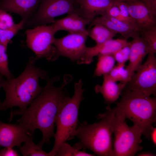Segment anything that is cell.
<instances>
[{
	"label": "cell",
	"instance_id": "cell-16",
	"mask_svg": "<svg viewBox=\"0 0 156 156\" xmlns=\"http://www.w3.org/2000/svg\"><path fill=\"white\" fill-rule=\"evenodd\" d=\"M116 0H77L78 14L91 22L99 15L104 14Z\"/></svg>",
	"mask_w": 156,
	"mask_h": 156
},
{
	"label": "cell",
	"instance_id": "cell-20",
	"mask_svg": "<svg viewBox=\"0 0 156 156\" xmlns=\"http://www.w3.org/2000/svg\"><path fill=\"white\" fill-rule=\"evenodd\" d=\"M115 62L113 54L99 55L94 76L99 77L109 73L115 66Z\"/></svg>",
	"mask_w": 156,
	"mask_h": 156
},
{
	"label": "cell",
	"instance_id": "cell-10",
	"mask_svg": "<svg viewBox=\"0 0 156 156\" xmlns=\"http://www.w3.org/2000/svg\"><path fill=\"white\" fill-rule=\"evenodd\" d=\"M89 33H69L59 38H54L53 45L58 58L62 56L73 62H77L84 55L87 48L86 42Z\"/></svg>",
	"mask_w": 156,
	"mask_h": 156
},
{
	"label": "cell",
	"instance_id": "cell-8",
	"mask_svg": "<svg viewBox=\"0 0 156 156\" xmlns=\"http://www.w3.org/2000/svg\"><path fill=\"white\" fill-rule=\"evenodd\" d=\"M75 2V0H41L37 10L27 21L25 27L34 28L47 23L53 24L57 16L66 14H78Z\"/></svg>",
	"mask_w": 156,
	"mask_h": 156
},
{
	"label": "cell",
	"instance_id": "cell-18",
	"mask_svg": "<svg viewBox=\"0 0 156 156\" xmlns=\"http://www.w3.org/2000/svg\"><path fill=\"white\" fill-rule=\"evenodd\" d=\"M90 23V20L77 13H73L63 18L55 20L54 23L52 25L56 33L59 31L64 30L69 33H89V30L86 29V27Z\"/></svg>",
	"mask_w": 156,
	"mask_h": 156
},
{
	"label": "cell",
	"instance_id": "cell-33",
	"mask_svg": "<svg viewBox=\"0 0 156 156\" xmlns=\"http://www.w3.org/2000/svg\"><path fill=\"white\" fill-rule=\"evenodd\" d=\"M17 151L13 148H4L0 150V156H18Z\"/></svg>",
	"mask_w": 156,
	"mask_h": 156
},
{
	"label": "cell",
	"instance_id": "cell-31",
	"mask_svg": "<svg viewBox=\"0 0 156 156\" xmlns=\"http://www.w3.org/2000/svg\"><path fill=\"white\" fill-rule=\"evenodd\" d=\"M116 1L108 9L105 13L111 17L117 18L120 14V11Z\"/></svg>",
	"mask_w": 156,
	"mask_h": 156
},
{
	"label": "cell",
	"instance_id": "cell-14",
	"mask_svg": "<svg viewBox=\"0 0 156 156\" xmlns=\"http://www.w3.org/2000/svg\"><path fill=\"white\" fill-rule=\"evenodd\" d=\"M96 24L102 25L116 34L121 35L125 39L139 36L140 31L133 25L120 21L105 13L96 17L91 22L89 27Z\"/></svg>",
	"mask_w": 156,
	"mask_h": 156
},
{
	"label": "cell",
	"instance_id": "cell-3",
	"mask_svg": "<svg viewBox=\"0 0 156 156\" xmlns=\"http://www.w3.org/2000/svg\"><path fill=\"white\" fill-rule=\"evenodd\" d=\"M106 111L98 114L99 122L89 124L84 121L79 123L74 133L78 142L73 146L76 148L88 149L95 155L114 156L112 147V121L115 114L106 107Z\"/></svg>",
	"mask_w": 156,
	"mask_h": 156
},
{
	"label": "cell",
	"instance_id": "cell-4",
	"mask_svg": "<svg viewBox=\"0 0 156 156\" xmlns=\"http://www.w3.org/2000/svg\"><path fill=\"white\" fill-rule=\"evenodd\" d=\"M120 101L111 111L120 112L125 118L137 125L142 134L149 139L153 125L156 121V99L144 95L139 91L122 92Z\"/></svg>",
	"mask_w": 156,
	"mask_h": 156
},
{
	"label": "cell",
	"instance_id": "cell-37",
	"mask_svg": "<svg viewBox=\"0 0 156 156\" xmlns=\"http://www.w3.org/2000/svg\"><path fill=\"white\" fill-rule=\"evenodd\" d=\"M121 0V1H129L131 0Z\"/></svg>",
	"mask_w": 156,
	"mask_h": 156
},
{
	"label": "cell",
	"instance_id": "cell-28",
	"mask_svg": "<svg viewBox=\"0 0 156 156\" xmlns=\"http://www.w3.org/2000/svg\"><path fill=\"white\" fill-rule=\"evenodd\" d=\"M115 2L118 6L120 11V14L117 19L133 25L126 2L124 1L116 0Z\"/></svg>",
	"mask_w": 156,
	"mask_h": 156
},
{
	"label": "cell",
	"instance_id": "cell-6",
	"mask_svg": "<svg viewBox=\"0 0 156 156\" xmlns=\"http://www.w3.org/2000/svg\"><path fill=\"white\" fill-rule=\"evenodd\" d=\"M125 119L123 114L117 112L112 120L114 156H133L143 148L140 146L142 142L140 129L136 125L129 126Z\"/></svg>",
	"mask_w": 156,
	"mask_h": 156
},
{
	"label": "cell",
	"instance_id": "cell-19",
	"mask_svg": "<svg viewBox=\"0 0 156 156\" xmlns=\"http://www.w3.org/2000/svg\"><path fill=\"white\" fill-rule=\"evenodd\" d=\"M103 79L102 85H96L94 90L96 93H100L102 94L105 103L110 105L118 98L126 83L120 82L117 84L116 82L104 77Z\"/></svg>",
	"mask_w": 156,
	"mask_h": 156
},
{
	"label": "cell",
	"instance_id": "cell-11",
	"mask_svg": "<svg viewBox=\"0 0 156 156\" xmlns=\"http://www.w3.org/2000/svg\"><path fill=\"white\" fill-rule=\"evenodd\" d=\"M125 1L132 23L138 30L140 31L156 25V16L141 0Z\"/></svg>",
	"mask_w": 156,
	"mask_h": 156
},
{
	"label": "cell",
	"instance_id": "cell-1",
	"mask_svg": "<svg viewBox=\"0 0 156 156\" xmlns=\"http://www.w3.org/2000/svg\"><path fill=\"white\" fill-rule=\"evenodd\" d=\"M72 79L71 75H66L60 86L56 87L54 83L59 80L58 76L50 78L48 76L45 86L40 94L25 109L11 111L10 122L15 116H21L17 123L25 128L30 135H34L36 129L41 132L42 138L37 144L38 146L42 148L44 144H50L51 138L55 136L57 114L64 103L70 97L65 87Z\"/></svg>",
	"mask_w": 156,
	"mask_h": 156
},
{
	"label": "cell",
	"instance_id": "cell-9",
	"mask_svg": "<svg viewBox=\"0 0 156 156\" xmlns=\"http://www.w3.org/2000/svg\"><path fill=\"white\" fill-rule=\"evenodd\" d=\"M146 61L137 69L122 92L136 90L144 95H156V58L150 53Z\"/></svg>",
	"mask_w": 156,
	"mask_h": 156
},
{
	"label": "cell",
	"instance_id": "cell-29",
	"mask_svg": "<svg viewBox=\"0 0 156 156\" xmlns=\"http://www.w3.org/2000/svg\"><path fill=\"white\" fill-rule=\"evenodd\" d=\"M130 53L129 44L122 48L113 54L117 64L125 65L126 62L129 60Z\"/></svg>",
	"mask_w": 156,
	"mask_h": 156
},
{
	"label": "cell",
	"instance_id": "cell-24",
	"mask_svg": "<svg viewBox=\"0 0 156 156\" xmlns=\"http://www.w3.org/2000/svg\"><path fill=\"white\" fill-rule=\"evenodd\" d=\"M124 66L125 65L117 64L109 73L103 75V77L114 82L120 81L126 83L130 79L128 71L124 68Z\"/></svg>",
	"mask_w": 156,
	"mask_h": 156
},
{
	"label": "cell",
	"instance_id": "cell-21",
	"mask_svg": "<svg viewBox=\"0 0 156 156\" xmlns=\"http://www.w3.org/2000/svg\"><path fill=\"white\" fill-rule=\"evenodd\" d=\"M116 34L102 25L96 24L89 31L88 36L94 40L96 44H100L112 39Z\"/></svg>",
	"mask_w": 156,
	"mask_h": 156
},
{
	"label": "cell",
	"instance_id": "cell-15",
	"mask_svg": "<svg viewBox=\"0 0 156 156\" xmlns=\"http://www.w3.org/2000/svg\"><path fill=\"white\" fill-rule=\"evenodd\" d=\"M41 1L0 0V9L16 13L27 21L37 10Z\"/></svg>",
	"mask_w": 156,
	"mask_h": 156
},
{
	"label": "cell",
	"instance_id": "cell-27",
	"mask_svg": "<svg viewBox=\"0 0 156 156\" xmlns=\"http://www.w3.org/2000/svg\"><path fill=\"white\" fill-rule=\"evenodd\" d=\"M7 49L0 43V74L5 77L7 79H11L14 77L9 69Z\"/></svg>",
	"mask_w": 156,
	"mask_h": 156
},
{
	"label": "cell",
	"instance_id": "cell-30",
	"mask_svg": "<svg viewBox=\"0 0 156 156\" xmlns=\"http://www.w3.org/2000/svg\"><path fill=\"white\" fill-rule=\"evenodd\" d=\"M14 24L11 15L7 12L0 9V29H8Z\"/></svg>",
	"mask_w": 156,
	"mask_h": 156
},
{
	"label": "cell",
	"instance_id": "cell-36",
	"mask_svg": "<svg viewBox=\"0 0 156 156\" xmlns=\"http://www.w3.org/2000/svg\"><path fill=\"white\" fill-rule=\"evenodd\" d=\"M137 156H155V155L153 153L148 152H145L141 153L138 154Z\"/></svg>",
	"mask_w": 156,
	"mask_h": 156
},
{
	"label": "cell",
	"instance_id": "cell-12",
	"mask_svg": "<svg viewBox=\"0 0 156 156\" xmlns=\"http://www.w3.org/2000/svg\"><path fill=\"white\" fill-rule=\"evenodd\" d=\"M30 135L20 125L5 123L0 120V147H19Z\"/></svg>",
	"mask_w": 156,
	"mask_h": 156
},
{
	"label": "cell",
	"instance_id": "cell-7",
	"mask_svg": "<svg viewBox=\"0 0 156 156\" xmlns=\"http://www.w3.org/2000/svg\"><path fill=\"white\" fill-rule=\"evenodd\" d=\"M27 47L34 53L36 59L44 58L50 61L57 60L55 48L53 46L56 33L52 25H43L25 32Z\"/></svg>",
	"mask_w": 156,
	"mask_h": 156
},
{
	"label": "cell",
	"instance_id": "cell-2",
	"mask_svg": "<svg viewBox=\"0 0 156 156\" xmlns=\"http://www.w3.org/2000/svg\"><path fill=\"white\" fill-rule=\"evenodd\" d=\"M36 60L31 57L22 73L18 77L4 79L2 87L5 92V98L2 102V111L17 107L19 110L26 109L40 94L44 88L39 84L40 78L46 79L47 72L35 65Z\"/></svg>",
	"mask_w": 156,
	"mask_h": 156
},
{
	"label": "cell",
	"instance_id": "cell-25",
	"mask_svg": "<svg viewBox=\"0 0 156 156\" xmlns=\"http://www.w3.org/2000/svg\"><path fill=\"white\" fill-rule=\"evenodd\" d=\"M139 36L149 48L151 53H156V25L141 30Z\"/></svg>",
	"mask_w": 156,
	"mask_h": 156
},
{
	"label": "cell",
	"instance_id": "cell-26",
	"mask_svg": "<svg viewBox=\"0 0 156 156\" xmlns=\"http://www.w3.org/2000/svg\"><path fill=\"white\" fill-rule=\"evenodd\" d=\"M86 150H79L66 142L62 143L58 149L55 156H94V154L87 153Z\"/></svg>",
	"mask_w": 156,
	"mask_h": 156
},
{
	"label": "cell",
	"instance_id": "cell-38",
	"mask_svg": "<svg viewBox=\"0 0 156 156\" xmlns=\"http://www.w3.org/2000/svg\"><path fill=\"white\" fill-rule=\"evenodd\" d=\"M75 1H76L77 0H75Z\"/></svg>",
	"mask_w": 156,
	"mask_h": 156
},
{
	"label": "cell",
	"instance_id": "cell-17",
	"mask_svg": "<svg viewBox=\"0 0 156 156\" xmlns=\"http://www.w3.org/2000/svg\"><path fill=\"white\" fill-rule=\"evenodd\" d=\"M129 44V62L126 69L131 79L136 70L142 64L145 56L151 53V52L146 44L139 36L133 38Z\"/></svg>",
	"mask_w": 156,
	"mask_h": 156
},
{
	"label": "cell",
	"instance_id": "cell-23",
	"mask_svg": "<svg viewBox=\"0 0 156 156\" xmlns=\"http://www.w3.org/2000/svg\"><path fill=\"white\" fill-rule=\"evenodd\" d=\"M27 21L25 19L22 18L19 23L14 24L8 29H0V43L7 48L11 39L20 30L24 28Z\"/></svg>",
	"mask_w": 156,
	"mask_h": 156
},
{
	"label": "cell",
	"instance_id": "cell-32",
	"mask_svg": "<svg viewBox=\"0 0 156 156\" xmlns=\"http://www.w3.org/2000/svg\"><path fill=\"white\" fill-rule=\"evenodd\" d=\"M149 10L156 16V0H140Z\"/></svg>",
	"mask_w": 156,
	"mask_h": 156
},
{
	"label": "cell",
	"instance_id": "cell-22",
	"mask_svg": "<svg viewBox=\"0 0 156 156\" xmlns=\"http://www.w3.org/2000/svg\"><path fill=\"white\" fill-rule=\"evenodd\" d=\"M34 135H30L19 148V152L23 156H49L47 153L34 142Z\"/></svg>",
	"mask_w": 156,
	"mask_h": 156
},
{
	"label": "cell",
	"instance_id": "cell-5",
	"mask_svg": "<svg viewBox=\"0 0 156 156\" xmlns=\"http://www.w3.org/2000/svg\"><path fill=\"white\" fill-rule=\"evenodd\" d=\"M83 85L81 79L75 83L73 95L64 102L58 112L55 121L54 144L52 150L49 153V156H55L62 143L74 138V133L79 125V106L84 99Z\"/></svg>",
	"mask_w": 156,
	"mask_h": 156
},
{
	"label": "cell",
	"instance_id": "cell-34",
	"mask_svg": "<svg viewBox=\"0 0 156 156\" xmlns=\"http://www.w3.org/2000/svg\"><path fill=\"white\" fill-rule=\"evenodd\" d=\"M150 138L154 145H156V128L153 127L152 128L150 133Z\"/></svg>",
	"mask_w": 156,
	"mask_h": 156
},
{
	"label": "cell",
	"instance_id": "cell-35",
	"mask_svg": "<svg viewBox=\"0 0 156 156\" xmlns=\"http://www.w3.org/2000/svg\"><path fill=\"white\" fill-rule=\"evenodd\" d=\"M3 76L0 74V90L1 88L2 87V83L4 80V79L3 78ZM2 111V103L1 102L0 100V111Z\"/></svg>",
	"mask_w": 156,
	"mask_h": 156
},
{
	"label": "cell",
	"instance_id": "cell-13",
	"mask_svg": "<svg viewBox=\"0 0 156 156\" xmlns=\"http://www.w3.org/2000/svg\"><path fill=\"white\" fill-rule=\"evenodd\" d=\"M129 42L125 39H112L101 44H96L93 47H87L84 55L77 62L78 64H89L93 62L94 56L114 54L128 45Z\"/></svg>",
	"mask_w": 156,
	"mask_h": 156
}]
</instances>
